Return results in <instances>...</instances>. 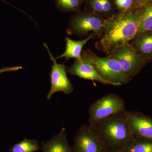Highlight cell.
<instances>
[{
	"label": "cell",
	"mask_w": 152,
	"mask_h": 152,
	"mask_svg": "<svg viewBox=\"0 0 152 152\" xmlns=\"http://www.w3.org/2000/svg\"><path fill=\"white\" fill-rule=\"evenodd\" d=\"M44 45L48 52L50 59L53 62L50 73V89L47 95V99H50L54 94L59 92H61L65 94H71L74 91V87L67 76V68L64 64H58L50 51L48 45L44 43Z\"/></svg>",
	"instance_id": "obj_8"
},
{
	"label": "cell",
	"mask_w": 152,
	"mask_h": 152,
	"mask_svg": "<svg viewBox=\"0 0 152 152\" xmlns=\"http://www.w3.org/2000/svg\"><path fill=\"white\" fill-rule=\"evenodd\" d=\"M130 43L147 63L152 61V31L139 33Z\"/></svg>",
	"instance_id": "obj_11"
},
{
	"label": "cell",
	"mask_w": 152,
	"mask_h": 152,
	"mask_svg": "<svg viewBox=\"0 0 152 152\" xmlns=\"http://www.w3.org/2000/svg\"><path fill=\"white\" fill-rule=\"evenodd\" d=\"M90 6L93 12L100 14L108 13L113 8L111 0H90Z\"/></svg>",
	"instance_id": "obj_18"
},
{
	"label": "cell",
	"mask_w": 152,
	"mask_h": 152,
	"mask_svg": "<svg viewBox=\"0 0 152 152\" xmlns=\"http://www.w3.org/2000/svg\"><path fill=\"white\" fill-rule=\"evenodd\" d=\"M96 36L94 34H90L84 39L80 41L73 40L70 38H66L65 51L61 56L55 58V59L57 60L61 58H65L66 60L72 58L77 60H81L82 49L84 46L87 42L94 39Z\"/></svg>",
	"instance_id": "obj_13"
},
{
	"label": "cell",
	"mask_w": 152,
	"mask_h": 152,
	"mask_svg": "<svg viewBox=\"0 0 152 152\" xmlns=\"http://www.w3.org/2000/svg\"><path fill=\"white\" fill-rule=\"evenodd\" d=\"M66 135L65 129L62 128L60 132L51 140L42 142V150L43 152H72Z\"/></svg>",
	"instance_id": "obj_12"
},
{
	"label": "cell",
	"mask_w": 152,
	"mask_h": 152,
	"mask_svg": "<svg viewBox=\"0 0 152 152\" xmlns=\"http://www.w3.org/2000/svg\"><path fill=\"white\" fill-rule=\"evenodd\" d=\"M140 19L138 10L123 11L105 20L102 38L97 49L110 55L118 48L129 43L138 34Z\"/></svg>",
	"instance_id": "obj_1"
},
{
	"label": "cell",
	"mask_w": 152,
	"mask_h": 152,
	"mask_svg": "<svg viewBox=\"0 0 152 152\" xmlns=\"http://www.w3.org/2000/svg\"></svg>",
	"instance_id": "obj_24"
},
{
	"label": "cell",
	"mask_w": 152,
	"mask_h": 152,
	"mask_svg": "<svg viewBox=\"0 0 152 152\" xmlns=\"http://www.w3.org/2000/svg\"><path fill=\"white\" fill-rule=\"evenodd\" d=\"M129 126L134 137L152 140V118L138 112L126 111Z\"/></svg>",
	"instance_id": "obj_9"
},
{
	"label": "cell",
	"mask_w": 152,
	"mask_h": 152,
	"mask_svg": "<svg viewBox=\"0 0 152 152\" xmlns=\"http://www.w3.org/2000/svg\"><path fill=\"white\" fill-rule=\"evenodd\" d=\"M135 2L136 3L135 0H115L117 7L122 11L131 8Z\"/></svg>",
	"instance_id": "obj_19"
},
{
	"label": "cell",
	"mask_w": 152,
	"mask_h": 152,
	"mask_svg": "<svg viewBox=\"0 0 152 152\" xmlns=\"http://www.w3.org/2000/svg\"><path fill=\"white\" fill-rule=\"evenodd\" d=\"M121 152L120 151H118V152Z\"/></svg>",
	"instance_id": "obj_23"
},
{
	"label": "cell",
	"mask_w": 152,
	"mask_h": 152,
	"mask_svg": "<svg viewBox=\"0 0 152 152\" xmlns=\"http://www.w3.org/2000/svg\"><path fill=\"white\" fill-rule=\"evenodd\" d=\"M129 77L138 75L147 63L136 51L130 43L118 48L110 55Z\"/></svg>",
	"instance_id": "obj_7"
},
{
	"label": "cell",
	"mask_w": 152,
	"mask_h": 152,
	"mask_svg": "<svg viewBox=\"0 0 152 152\" xmlns=\"http://www.w3.org/2000/svg\"><path fill=\"white\" fill-rule=\"evenodd\" d=\"M136 3L140 7L142 5L144 4H145L146 3L151 1L152 0H135Z\"/></svg>",
	"instance_id": "obj_21"
},
{
	"label": "cell",
	"mask_w": 152,
	"mask_h": 152,
	"mask_svg": "<svg viewBox=\"0 0 152 152\" xmlns=\"http://www.w3.org/2000/svg\"><path fill=\"white\" fill-rule=\"evenodd\" d=\"M23 67L19 66H15L12 67H4L0 69V75L4 73L7 72H16L22 69Z\"/></svg>",
	"instance_id": "obj_20"
},
{
	"label": "cell",
	"mask_w": 152,
	"mask_h": 152,
	"mask_svg": "<svg viewBox=\"0 0 152 152\" xmlns=\"http://www.w3.org/2000/svg\"><path fill=\"white\" fill-rule=\"evenodd\" d=\"M67 72L85 80L97 81L103 84L115 86L113 83L101 77L91 64L82 59L81 60L75 59L73 64L67 69Z\"/></svg>",
	"instance_id": "obj_10"
},
{
	"label": "cell",
	"mask_w": 152,
	"mask_h": 152,
	"mask_svg": "<svg viewBox=\"0 0 152 152\" xmlns=\"http://www.w3.org/2000/svg\"><path fill=\"white\" fill-rule=\"evenodd\" d=\"M42 150L37 140L25 137L23 140L15 144L9 149L10 152H35Z\"/></svg>",
	"instance_id": "obj_16"
},
{
	"label": "cell",
	"mask_w": 152,
	"mask_h": 152,
	"mask_svg": "<svg viewBox=\"0 0 152 152\" xmlns=\"http://www.w3.org/2000/svg\"><path fill=\"white\" fill-rule=\"evenodd\" d=\"M105 20L92 12H79L71 17L67 32L80 37H86L90 32L102 37L104 29Z\"/></svg>",
	"instance_id": "obj_4"
},
{
	"label": "cell",
	"mask_w": 152,
	"mask_h": 152,
	"mask_svg": "<svg viewBox=\"0 0 152 152\" xmlns=\"http://www.w3.org/2000/svg\"><path fill=\"white\" fill-rule=\"evenodd\" d=\"M126 111L113 114L92 126L108 152L120 151L134 137L128 124Z\"/></svg>",
	"instance_id": "obj_2"
},
{
	"label": "cell",
	"mask_w": 152,
	"mask_h": 152,
	"mask_svg": "<svg viewBox=\"0 0 152 152\" xmlns=\"http://www.w3.org/2000/svg\"><path fill=\"white\" fill-rule=\"evenodd\" d=\"M138 12L140 19L138 34L152 31V1L140 6Z\"/></svg>",
	"instance_id": "obj_14"
},
{
	"label": "cell",
	"mask_w": 152,
	"mask_h": 152,
	"mask_svg": "<svg viewBox=\"0 0 152 152\" xmlns=\"http://www.w3.org/2000/svg\"><path fill=\"white\" fill-rule=\"evenodd\" d=\"M82 59L91 64L101 77L113 83L115 86L126 84L132 80L125 73L119 63L110 55L102 58L91 50H86L82 53Z\"/></svg>",
	"instance_id": "obj_3"
},
{
	"label": "cell",
	"mask_w": 152,
	"mask_h": 152,
	"mask_svg": "<svg viewBox=\"0 0 152 152\" xmlns=\"http://www.w3.org/2000/svg\"><path fill=\"white\" fill-rule=\"evenodd\" d=\"M1 1H2L4 2L5 3H6V4H8L10 5L11 6H12V7H14V8H15V9H18V10H20V11H21V12H22L23 13H24L25 14H26V15H27V14L26 13H25V12H24L23 11H22L21 10H20V9H18V8L16 7H14V6L10 4V3L7 2L6 1H5V0H1Z\"/></svg>",
	"instance_id": "obj_22"
},
{
	"label": "cell",
	"mask_w": 152,
	"mask_h": 152,
	"mask_svg": "<svg viewBox=\"0 0 152 152\" xmlns=\"http://www.w3.org/2000/svg\"><path fill=\"white\" fill-rule=\"evenodd\" d=\"M56 7L63 12H78L81 6L82 0H55Z\"/></svg>",
	"instance_id": "obj_17"
},
{
	"label": "cell",
	"mask_w": 152,
	"mask_h": 152,
	"mask_svg": "<svg viewBox=\"0 0 152 152\" xmlns=\"http://www.w3.org/2000/svg\"><path fill=\"white\" fill-rule=\"evenodd\" d=\"M124 101L119 95L109 94L95 101L89 110V122L94 126L99 121L119 112L126 111Z\"/></svg>",
	"instance_id": "obj_5"
},
{
	"label": "cell",
	"mask_w": 152,
	"mask_h": 152,
	"mask_svg": "<svg viewBox=\"0 0 152 152\" xmlns=\"http://www.w3.org/2000/svg\"><path fill=\"white\" fill-rule=\"evenodd\" d=\"M72 152H108L94 128L83 125L76 133Z\"/></svg>",
	"instance_id": "obj_6"
},
{
	"label": "cell",
	"mask_w": 152,
	"mask_h": 152,
	"mask_svg": "<svg viewBox=\"0 0 152 152\" xmlns=\"http://www.w3.org/2000/svg\"><path fill=\"white\" fill-rule=\"evenodd\" d=\"M121 152H152V140L134 137Z\"/></svg>",
	"instance_id": "obj_15"
}]
</instances>
